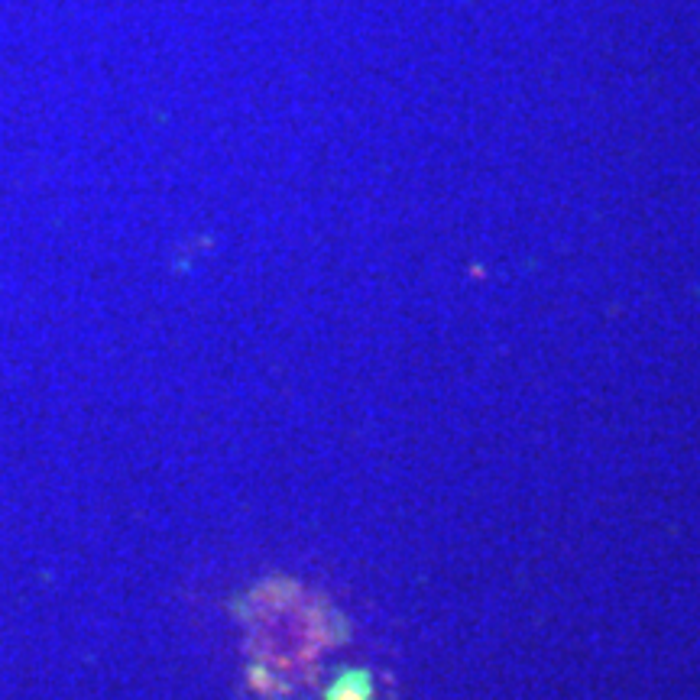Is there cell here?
<instances>
[{"label": "cell", "instance_id": "6da1fadb", "mask_svg": "<svg viewBox=\"0 0 700 700\" xmlns=\"http://www.w3.org/2000/svg\"><path fill=\"white\" fill-rule=\"evenodd\" d=\"M370 697V684L363 675H347L338 688L328 694V700H367Z\"/></svg>", "mask_w": 700, "mask_h": 700}]
</instances>
